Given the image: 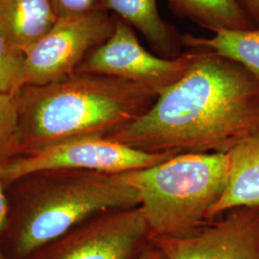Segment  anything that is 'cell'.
Returning a JSON list of instances; mask_svg holds the SVG:
<instances>
[{
	"label": "cell",
	"instance_id": "cell-6",
	"mask_svg": "<svg viewBox=\"0 0 259 259\" xmlns=\"http://www.w3.org/2000/svg\"><path fill=\"white\" fill-rule=\"evenodd\" d=\"M201 54L202 49L193 48L175 59L155 55L141 46L133 28L115 18L110 37L93 48L76 71L117 77L158 95L179 82Z\"/></svg>",
	"mask_w": 259,
	"mask_h": 259
},
{
	"label": "cell",
	"instance_id": "cell-3",
	"mask_svg": "<svg viewBox=\"0 0 259 259\" xmlns=\"http://www.w3.org/2000/svg\"><path fill=\"white\" fill-rule=\"evenodd\" d=\"M228 154H188L121 173L155 237L185 238L211 220L229 180Z\"/></svg>",
	"mask_w": 259,
	"mask_h": 259
},
{
	"label": "cell",
	"instance_id": "cell-10",
	"mask_svg": "<svg viewBox=\"0 0 259 259\" xmlns=\"http://www.w3.org/2000/svg\"><path fill=\"white\" fill-rule=\"evenodd\" d=\"M228 155V185L213 207L211 220L232 208L259 205V134L243 140Z\"/></svg>",
	"mask_w": 259,
	"mask_h": 259
},
{
	"label": "cell",
	"instance_id": "cell-14",
	"mask_svg": "<svg viewBox=\"0 0 259 259\" xmlns=\"http://www.w3.org/2000/svg\"><path fill=\"white\" fill-rule=\"evenodd\" d=\"M183 46L212 51L239 64L259 78V28L221 31L211 37L182 36Z\"/></svg>",
	"mask_w": 259,
	"mask_h": 259
},
{
	"label": "cell",
	"instance_id": "cell-1",
	"mask_svg": "<svg viewBox=\"0 0 259 259\" xmlns=\"http://www.w3.org/2000/svg\"><path fill=\"white\" fill-rule=\"evenodd\" d=\"M256 134L258 77L202 49L189 71L158 94L146 113L107 138L146 153L175 157L229 154Z\"/></svg>",
	"mask_w": 259,
	"mask_h": 259
},
{
	"label": "cell",
	"instance_id": "cell-18",
	"mask_svg": "<svg viewBox=\"0 0 259 259\" xmlns=\"http://www.w3.org/2000/svg\"><path fill=\"white\" fill-rule=\"evenodd\" d=\"M254 28H259V0H237Z\"/></svg>",
	"mask_w": 259,
	"mask_h": 259
},
{
	"label": "cell",
	"instance_id": "cell-9",
	"mask_svg": "<svg viewBox=\"0 0 259 259\" xmlns=\"http://www.w3.org/2000/svg\"><path fill=\"white\" fill-rule=\"evenodd\" d=\"M151 243L166 259H259V205L232 208L191 236Z\"/></svg>",
	"mask_w": 259,
	"mask_h": 259
},
{
	"label": "cell",
	"instance_id": "cell-19",
	"mask_svg": "<svg viewBox=\"0 0 259 259\" xmlns=\"http://www.w3.org/2000/svg\"><path fill=\"white\" fill-rule=\"evenodd\" d=\"M4 163V162H3ZM3 163L0 162V234L1 232L6 224L7 220V212H8V207H7V200L4 194V182L2 179V165ZM0 259H4L3 253L1 251L0 248Z\"/></svg>",
	"mask_w": 259,
	"mask_h": 259
},
{
	"label": "cell",
	"instance_id": "cell-15",
	"mask_svg": "<svg viewBox=\"0 0 259 259\" xmlns=\"http://www.w3.org/2000/svg\"><path fill=\"white\" fill-rule=\"evenodd\" d=\"M26 84L25 52L0 32V93L17 95Z\"/></svg>",
	"mask_w": 259,
	"mask_h": 259
},
{
	"label": "cell",
	"instance_id": "cell-5",
	"mask_svg": "<svg viewBox=\"0 0 259 259\" xmlns=\"http://www.w3.org/2000/svg\"><path fill=\"white\" fill-rule=\"evenodd\" d=\"M172 157L146 153L107 137H82L11 158L2 165V179L7 185L27 177L58 170L123 173L153 166Z\"/></svg>",
	"mask_w": 259,
	"mask_h": 259
},
{
	"label": "cell",
	"instance_id": "cell-7",
	"mask_svg": "<svg viewBox=\"0 0 259 259\" xmlns=\"http://www.w3.org/2000/svg\"><path fill=\"white\" fill-rule=\"evenodd\" d=\"M115 18L107 10L58 19L47 34L25 51L26 85L64 80L76 72L87 55L113 32Z\"/></svg>",
	"mask_w": 259,
	"mask_h": 259
},
{
	"label": "cell",
	"instance_id": "cell-8",
	"mask_svg": "<svg viewBox=\"0 0 259 259\" xmlns=\"http://www.w3.org/2000/svg\"><path fill=\"white\" fill-rule=\"evenodd\" d=\"M61 238L51 259H136L151 243L139 205L97 214Z\"/></svg>",
	"mask_w": 259,
	"mask_h": 259
},
{
	"label": "cell",
	"instance_id": "cell-13",
	"mask_svg": "<svg viewBox=\"0 0 259 259\" xmlns=\"http://www.w3.org/2000/svg\"><path fill=\"white\" fill-rule=\"evenodd\" d=\"M179 16L213 33L250 30L254 26L237 0H168Z\"/></svg>",
	"mask_w": 259,
	"mask_h": 259
},
{
	"label": "cell",
	"instance_id": "cell-11",
	"mask_svg": "<svg viewBox=\"0 0 259 259\" xmlns=\"http://www.w3.org/2000/svg\"><path fill=\"white\" fill-rule=\"evenodd\" d=\"M104 8L137 30L157 55L175 59L182 55V36L160 17L157 0H103Z\"/></svg>",
	"mask_w": 259,
	"mask_h": 259
},
{
	"label": "cell",
	"instance_id": "cell-4",
	"mask_svg": "<svg viewBox=\"0 0 259 259\" xmlns=\"http://www.w3.org/2000/svg\"><path fill=\"white\" fill-rule=\"evenodd\" d=\"M54 172L55 179L38 187L24 206L17 241L20 255L63 237L97 214L139 205L138 194L121 173Z\"/></svg>",
	"mask_w": 259,
	"mask_h": 259
},
{
	"label": "cell",
	"instance_id": "cell-2",
	"mask_svg": "<svg viewBox=\"0 0 259 259\" xmlns=\"http://www.w3.org/2000/svg\"><path fill=\"white\" fill-rule=\"evenodd\" d=\"M20 156L82 137H109L151 109L157 93L117 77L74 72L18 94Z\"/></svg>",
	"mask_w": 259,
	"mask_h": 259
},
{
	"label": "cell",
	"instance_id": "cell-17",
	"mask_svg": "<svg viewBox=\"0 0 259 259\" xmlns=\"http://www.w3.org/2000/svg\"><path fill=\"white\" fill-rule=\"evenodd\" d=\"M58 19L74 18L105 9L103 0H50ZM106 10V9H105Z\"/></svg>",
	"mask_w": 259,
	"mask_h": 259
},
{
	"label": "cell",
	"instance_id": "cell-12",
	"mask_svg": "<svg viewBox=\"0 0 259 259\" xmlns=\"http://www.w3.org/2000/svg\"><path fill=\"white\" fill-rule=\"evenodd\" d=\"M57 20L50 0H0V32L24 52Z\"/></svg>",
	"mask_w": 259,
	"mask_h": 259
},
{
	"label": "cell",
	"instance_id": "cell-16",
	"mask_svg": "<svg viewBox=\"0 0 259 259\" xmlns=\"http://www.w3.org/2000/svg\"><path fill=\"white\" fill-rule=\"evenodd\" d=\"M19 111L18 96L0 93V162H6L18 153Z\"/></svg>",
	"mask_w": 259,
	"mask_h": 259
},
{
	"label": "cell",
	"instance_id": "cell-20",
	"mask_svg": "<svg viewBox=\"0 0 259 259\" xmlns=\"http://www.w3.org/2000/svg\"><path fill=\"white\" fill-rule=\"evenodd\" d=\"M136 259H166L162 251L156 247L154 244L150 243L148 246L142 250Z\"/></svg>",
	"mask_w": 259,
	"mask_h": 259
}]
</instances>
